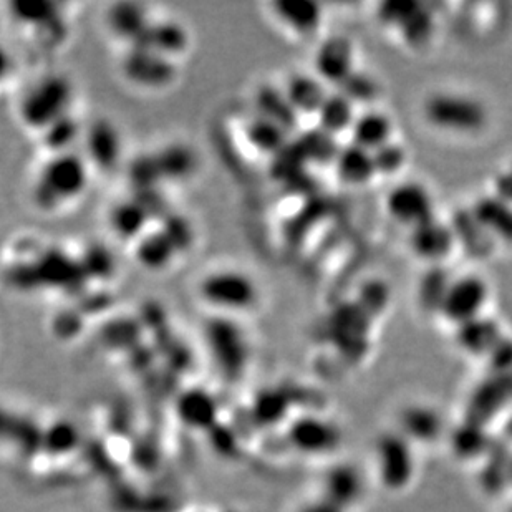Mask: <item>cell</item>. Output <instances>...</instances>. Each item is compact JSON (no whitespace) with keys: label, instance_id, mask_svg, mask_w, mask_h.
Instances as JSON below:
<instances>
[{"label":"cell","instance_id":"27","mask_svg":"<svg viewBox=\"0 0 512 512\" xmlns=\"http://www.w3.org/2000/svg\"><path fill=\"white\" fill-rule=\"evenodd\" d=\"M156 165L160 170L161 179L183 181L193 176L198 168V158L194 151L186 145H168L155 155Z\"/></svg>","mask_w":512,"mask_h":512},{"label":"cell","instance_id":"25","mask_svg":"<svg viewBox=\"0 0 512 512\" xmlns=\"http://www.w3.org/2000/svg\"><path fill=\"white\" fill-rule=\"evenodd\" d=\"M334 165L339 178L350 186H363L370 183L373 176L377 174L372 153L353 143L340 148Z\"/></svg>","mask_w":512,"mask_h":512},{"label":"cell","instance_id":"15","mask_svg":"<svg viewBox=\"0 0 512 512\" xmlns=\"http://www.w3.org/2000/svg\"><path fill=\"white\" fill-rule=\"evenodd\" d=\"M363 489V476L357 466L348 463L335 464L324 476L322 498L347 511L362 498Z\"/></svg>","mask_w":512,"mask_h":512},{"label":"cell","instance_id":"6","mask_svg":"<svg viewBox=\"0 0 512 512\" xmlns=\"http://www.w3.org/2000/svg\"><path fill=\"white\" fill-rule=\"evenodd\" d=\"M425 116L441 130L478 131L486 125V110L473 98L456 93H438L425 103Z\"/></svg>","mask_w":512,"mask_h":512},{"label":"cell","instance_id":"30","mask_svg":"<svg viewBox=\"0 0 512 512\" xmlns=\"http://www.w3.org/2000/svg\"><path fill=\"white\" fill-rule=\"evenodd\" d=\"M319 128L329 135L337 136L343 131L352 130L353 121L357 118L353 103L343 97L342 93H330L320 107Z\"/></svg>","mask_w":512,"mask_h":512},{"label":"cell","instance_id":"20","mask_svg":"<svg viewBox=\"0 0 512 512\" xmlns=\"http://www.w3.org/2000/svg\"><path fill=\"white\" fill-rule=\"evenodd\" d=\"M178 249L163 229H148L145 236L135 242L136 261L151 272L166 271L178 257Z\"/></svg>","mask_w":512,"mask_h":512},{"label":"cell","instance_id":"37","mask_svg":"<svg viewBox=\"0 0 512 512\" xmlns=\"http://www.w3.org/2000/svg\"><path fill=\"white\" fill-rule=\"evenodd\" d=\"M340 93L343 97L355 103L375 102L378 97V83L370 75L362 72H353L345 82L340 85Z\"/></svg>","mask_w":512,"mask_h":512},{"label":"cell","instance_id":"38","mask_svg":"<svg viewBox=\"0 0 512 512\" xmlns=\"http://www.w3.org/2000/svg\"><path fill=\"white\" fill-rule=\"evenodd\" d=\"M44 440L49 446V450H52L50 453L67 455V453H72L73 448L78 445L80 433L72 423L60 421V423H54L50 426L44 435Z\"/></svg>","mask_w":512,"mask_h":512},{"label":"cell","instance_id":"18","mask_svg":"<svg viewBox=\"0 0 512 512\" xmlns=\"http://www.w3.org/2000/svg\"><path fill=\"white\" fill-rule=\"evenodd\" d=\"M272 12L282 25L295 34L310 35L322 24V5L314 0H277Z\"/></svg>","mask_w":512,"mask_h":512},{"label":"cell","instance_id":"13","mask_svg":"<svg viewBox=\"0 0 512 512\" xmlns=\"http://www.w3.org/2000/svg\"><path fill=\"white\" fill-rule=\"evenodd\" d=\"M456 244L455 232L450 224L431 218L411 228L410 249L426 262H441L450 256Z\"/></svg>","mask_w":512,"mask_h":512},{"label":"cell","instance_id":"19","mask_svg":"<svg viewBox=\"0 0 512 512\" xmlns=\"http://www.w3.org/2000/svg\"><path fill=\"white\" fill-rule=\"evenodd\" d=\"M176 413L188 428L206 430L218 420V401L204 388H191L179 397Z\"/></svg>","mask_w":512,"mask_h":512},{"label":"cell","instance_id":"1","mask_svg":"<svg viewBox=\"0 0 512 512\" xmlns=\"http://www.w3.org/2000/svg\"><path fill=\"white\" fill-rule=\"evenodd\" d=\"M92 179V166L78 151L50 156L40 168L32 198L40 211L55 213L82 198Z\"/></svg>","mask_w":512,"mask_h":512},{"label":"cell","instance_id":"12","mask_svg":"<svg viewBox=\"0 0 512 512\" xmlns=\"http://www.w3.org/2000/svg\"><path fill=\"white\" fill-rule=\"evenodd\" d=\"M153 20L150 7L140 2H116L105 14L108 32L130 49L140 42Z\"/></svg>","mask_w":512,"mask_h":512},{"label":"cell","instance_id":"7","mask_svg":"<svg viewBox=\"0 0 512 512\" xmlns=\"http://www.w3.org/2000/svg\"><path fill=\"white\" fill-rule=\"evenodd\" d=\"M411 441L401 433H385L375 446L378 474L388 489H403L415 473Z\"/></svg>","mask_w":512,"mask_h":512},{"label":"cell","instance_id":"33","mask_svg":"<svg viewBox=\"0 0 512 512\" xmlns=\"http://www.w3.org/2000/svg\"><path fill=\"white\" fill-rule=\"evenodd\" d=\"M297 146H299L300 153L304 156L305 161H314L317 165L335 163L340 151V146L337 145L335 136L325 133L320 128L305 133L300 138Z\"/></svg>","mask_w":512,"mask_h":512},{"label":"cell","instance_id":"40","mask_svg":"<svg viewBox=\"0 0 512 512\" xmlns=\"http://www.w3.org/2000/svg\"><path fill=\"white\" fill-rule=\"evenodd\" d=\"M420 5L418 2H411V0L383 2L378 7V19L382 20L385 25H392V27L400 29L401 25L405 24L406 20L410 19L416 10L420 9Z\"/></svg>","mask_w":512,"mask_h":512},{"label":"cell","instance_id":"22","mask_svg":"<svg viewBox=\"0 0 512 512\" xmlns=\"http://www.w3.org/2000/svg\"><path fill=\"white\" fill-rule=\"evenodd\" d=\"M501 339L503 332L498 322L483 315L456 327V342L471 355H488Z\"/></svg>","mask_w":512,"mask_h":512},{"label":"cell","instance_id":"45","mask_svg":"<svg viewBox=\"0 0 512 512\" xmlns=\"http://www.w3.org/2000/svg\"><path fill=\"white\" fill-rule=\"evenodd\" d=\"M508 512H512V508H511V509H509V511H508Z\"/></svg>","mask_w":512,"mask_h":512},{"label":"cell","instance_id":"5","mask_svg":"<svg viewBox=\"0 0 512 512\" xmlns=\"http://www.w3.org/2000/svg\"><path fill=\"white\" fill-rule=\"evenodd\" d=\"M121 73L126 82L145 92H161L178 77V63L153 50L131 47L121 60Z\"/></svg>","mask_w":512,"mask_h":512},{"label":"cell","instance_id":"43","mask_svg":"<svg viewBox=\"0 0 512 512\" xmlns=\"http://www.w3.org/2000/svg\"><path fill=\"white\" fill-rule=\"evenodd\" d=\"M494 196L512 204V171L499 174L498 179H496V193H494Z\"/></svg>","mask_w":512,"mask_h":512},{"label":"cell","instance_id":"31","mask_svg":"<svg viewBox=\"0 0 512 512\" xmlns=\"http://www.w3.org/2000/svg\"><path fill=\"white\" fill-rule=\"evenodd\" d=\"M247 138L257 151L279 155L287 146L289 131L277 125L276 121L269 120L266 116L257 115L247 125Z\"/></svg>","mask_w":512,"mask_h":512},{"label":"cell","instance_id":"39","mask_svg":"<svg viewBox=\"0 0 512 512\" xmlns=\"http://www.w3.org/2000/svg\"><path fill=\"white\" fill-rule=\"evenodd\" d=\"M372 155L377 174H385V176L398 173L406 161L405 150L393 141H388L387 145L373 151Z\"/></svg>","mask_w":512,"mask_h":512},{"label":"cell","instance_id":"9","mask_svg":"<svg viewBox=\"0 0 512 512\" xmlns=\"http://www.w3.org/2000/svg\"><path fill=\"white\" fill-rule=\"evenodd\" d=\"M488 300V285L476 276L459 277L451 282L445 302L441 305V314L448 322L458 325L476 319L483 312Z\"/></svg>","mask_w":512,"mask_h":512},{"label":"cell","instance_id":"8","mask_svg":"<svg viewBox=\"0 0 512 512\" xmlns=\"http://www.w3.org/2000/svg\"><path fill=\"white\" fill-rule=\"evenodd\" d=\"M82 146V155L95 170L113 171L123 158V138L108 118H98L85 126Z\"/></svg>","mask_w":512,"mask_h":512},{"label":"cell","instance_id":"2","mask_svg":"<svg viewBox=\"0 0 512 512\" xmlns=\"http://www.w3.org/2000/svg\"><path fill=\"white\" fill-rule=\"evenodd\" d=\"M77 88L65 73L50 72L30 83L20 95L17 116L22 125L37 135L72 115Z\"/></svg>","mask_w":512,"mask_h":512},{"label":"cell","instance_id":"14","mask_svg":"<svg viewBox=\"0 0 512 512\" xmlns=\"http://www.w3.org/2000/svg\"><path fill=\"white\" fill-rule=\"evenodd\" d=\"M315 72L324 83L340 87L355 70H353V47L345 37H330L320 45L315 54Z\"/></svg>","mask_w":512,"mask_h":512},{"label":"cell","instance_id":"10","mask_svg":"<svg viewBox=\"0 0 512 512\" xmlns=\"http://www.w3.org/2000/svg\"><path fill=\"white\" fill-rule=\"evenodd\" d=\"M388 214L395 221L410 228L420 226L433 214V199L428 189L418 183H401L393 188L387 198Z\"/></svg>","mask_w":512,"mask_h":512},{"label":"cell","instance_id":"21","mask_svg":"<svg viewBox=\"0 0 512 512\" xmlns=\"http://www.w3.org/2000/svg\"><path fill=\"white\" fill-rule=\"evenodd\" d=\"M285 97L297 115H317L324 105L329 93L322 80L312 75L297 73L287 80L284 88Z\"/></svg>","mask_w":512,"mask_h":512},{"label":"cell","instance_id":"34","mask_svg":"<svg viewBox=\"0 0 512 512\" xmlns=\"http://www.w3.org/2000/svg\"><path fill=\"white\" fill-rule=\"evenodd\" d=\"M451 282L453 281L450 276L441 267H433L426 272L425 276L421 277L420 289H418L421 307L440 312Z\"/></svg>","mask_w":512,"mask_h":512},{"label":"cell","instance_id":"35","mask_svg":"<svg viewBox=\"0 0 512 512\" xmlns=\"http://www.w3.org/2000/svg\"><path fill=\"white\" fill-rule=\"evenodd\" d=\"M401 35L405 39L406 44L415 49H420L423 45L430 42L435 32V17L425 5H420V9L406 20L405 24L400 27Z\"/></svg>","mask_w":512,"mask_h":512},{"label":"cell","instance_id":"29","mask_svg":"<svg viewBox=\"0 0 512 512\" xmlns=\"http://www.w3.org/2000/svg\"><path fill=\"white\" fill-rule=\"evenodd\" d=\"M401 435L410 441H431L440 435L441 418L428 406H410L401 415Z\"/></svg>","mask_w":512,"mask_h":512},{"label":"cell","instance_id":"16","mask_svg":"<svg viewBox=\"0 0 512 512\" xmlns=\"http://www.w3.org/2000/svg\"><path fill=\"white\" fill-rule=\"evenodd\" d=\"M189 34L183 24L171 19H155L135 47L178 60L188 50Z\"/></svg>","mask_w":512,"mask_h":512},{"label":"cell","instance_id":"24","mask_svg":"<svg viewBox=\"0 0 512 512\" xmlns=\"http://www.w3.org/2000/svg\"><path fill=\"white\" fill-rule=\"evenodd\" d=\"M62 9V4L49 2V0H22V2L7 4L12 22L35 32L63 19Z\"/></svg>","mask_w":512,"mask_h":512},{"label":"cell","instance_id":"28","mask_svg":"<svg viewBox=\"0 0 512 512\" xmlns=\"http://www.w3.org/2000/svg\"><path fill=\"white\" fill-rule=\"evenodd\" d=\"M83 131L85 126L72 113L49 126L39 136L50 156L63 155V153L75 151V146L82 145Z\"/></svg>","mask_w":512,"mask_h":512},{"label":"cell","instance_id":"3","mask_svg":"<svg viewBox=\"0 0 512 512\" xmlns=\"http://www.w3.org/2000/svg\"><path fill=\"white\" fill-rule=\"evenodd\" d=\"M198 295L209 309L234 317L254 309L261 299V290L246 271L237 267H219L204 274L198 284Z\"/></svg>","mask_w":512,"mask_h":512},{"label":"cell","instance_id":"4","mask_svg":"<svg viewBox=\"0 0 512 512\" xmlns=\"http://www.w3.org/2000/svg\"><path fill=\"white\" fill-rule=\"evenodd\" d=\"M206 342L213 360L226 377L237 378L246 370L251 347L246 332L234 317H218L206 327Z\"/></svg>","mask_w":512,"mask_h":512},{"label":"cell","instance_id":"42","mask_svg":"<svg viewBox=\"0 0 512 512\" xmlns=\"http://www.w3.org/2000/svg\"><path fill=\"white\" fill-rule=\"evenodd\" d=\"M14 72V55L10 54V50L0 42V88L9 82Z\"/></svg>","mask_w":512,"mask_h":512},{"label":"cell","instance_id":"17","mask_svg":"<svg viewBox=\"0 0 512 512\" xmlns=\"http://www.w3.org/2000/svg\"><path fill=\"white\" fill-rule=\"evenodd\" d=\"M150 221L151 213L140 198L121 199L108 216L113 234L126 242H136L145 236Z\"/></svg>","mask_w":512,"mask_h":512},{"label":"cell","instance_id":"41","mask_svg":"<svg viewBox=\"0 0 512 512\" xmlns=\"http://www.w3.org/2000/svg\"><path fill=\"white\" fill-rule=\"evenodd\" d=\"M491 365L498 373H508L512 370V340L503 337L488 353Z\"/></svg>","mask_w":512,"mask_h":512},{"label":"cell","instance_id":"36","mask_svg":"<svg viewBox=\"0 0 512 512\" xmlns=\"http://www.w3.org/2000/svg\"><path fill=\"white\" fill-rule=\"evenodd\" d=\"M390 304V289L380 279H370L358 290L357 305L372 319Z\"/></svg>","mask_w":512,"mask_h":512},{"label":"cell","instance_id":"32","mask_svg":"<svg viewBox=\"0 0 512 512\" xmlns=\"http://www.w3.org/2000/svg\"><path fill=\"white\" fill-rule=\"evenodd\" d=\"M256 103L259 115L276 121L277 125H281L287 131L294 130L299 123V115L294 112V108L290 107L284 90H277V88L266 85L257 92Z\"/></svg>","mask_w":512,"mask_h":512},{"label":"cell","instance_id":"11","mask_svg":"<svg viewBox=\"0 0 512 512\" xmlns=\"http://www.w3.org/2000/svg\"><path fill=\"white\" fill-rule=\"evenodd\" d=\"M289 440L302 453L325 455L340 445L342 435L334 423L319 416H304L290 426Z\"/></svg>","mask_w":512,"mask_h":512},{"label":"cell","instance_id":"23","mask_svg":"<svg viewBox=\"0 0 512 512\" xmlns=\"http://www.w3.org/2000/svg\"><path fill=\"white\" fill-rule=\"evenodd\" d=\"M471 213L489 236L512 242V204L493 194L478 199Z\"/></svg>","mask_w":512,"mask_h":512},{"label":"cell","instance_id":"26","mask_svg":"<svg viewBox=\"0 0 512 512\" xmlns=\"http://www.w3.org/2000/svg\"><path fill=\"white\" fill-rule=\"evenodd\" d=\"M350 131L353 145L360 146L370 153L392 141V121L380 112L358 115Z\"/></svg>","mask_w":512,"mask_h":512},{"label":"cell","instance_id":"44","mask_svg":"<svg viewBox=\"0 0 512 512\" xmlns=\"http://www.w3.org/2000/svg\"><path fill=\"white\" fill-rule=\"evenodd\" d=\"M297 512H345L343 509H340L339 506H335L334 503H330L327 499L322 498L320 496L319 499H314V501H309V503H305L302 508Z\"/></svg>","mask_w":512,"mask_h":512}]
</instances>
